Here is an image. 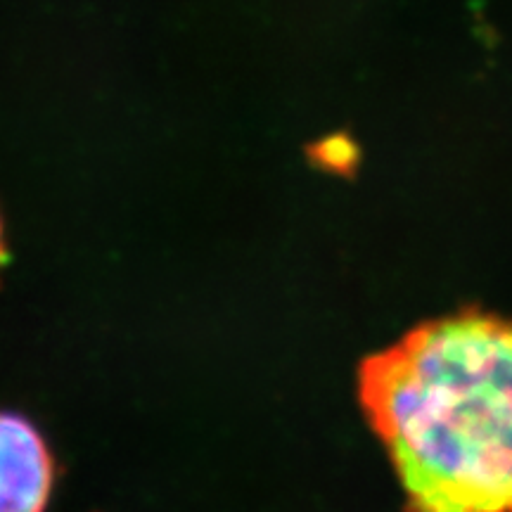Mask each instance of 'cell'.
I'll list each match as a JSON object with an SVG mask.
<instances>
[{"mask_svg": "<svg viewBox=\"0 0 512 512\" xmlns=\"http://www.w3.org/2000/svg\"><path fill=\"white\" fill-rule=\"evenodd\" d=\"M3 254H5V245H3V226H0V264H3Z\"/></svg>", "mask_w": 512, "mask_h": 512, "instance_id": "4", "label": "cell"}, {"mask_svg": "<svg viewBox=\"0 0 512 512\" xmlns=\"http://www.w3.org/2000/svg\"><path fill=\"white\" fill-rule=\"evenodd\" d=\"M313 164L337 176H354L361 164V147L349 131H335L328 138H320L309 147Z\"/></svg>", "mask_w": 512, "mask_h": 512, "instance_id": "3", "label": "cell"}, {"mask_svg": "<svg viewBox=\"0 0 512 512\" xmlns=\"http://www.w3.org/2000/svg\"><path fill=\"white\" fill-rule=\"evenodd\" d=\"M55 465L46 439L24 415L0 411V512H43Z\"/></svg>", "mask_w": 512, "mask_h": 512, "instance_id": "2", "label": "cell"}, {"mask_svg": "<svg viewBox=\"0 0 512 512\" xmlns=\"http://www.w3.org/2000/svg\"><path fill=\"white\" fill-rule=\"evenodd\" d=\"M361 406L411 512H512V320L460 311L361 366Z\"/></svg>", "mask_w": 512, "mask_h": 512, "instance_id": "1", "label": "cell"}]
</instances>
